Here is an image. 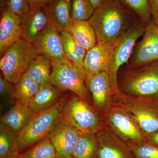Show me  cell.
<instances>
[{
  "mask_svg": "<svg viewBox=\"0 0 158 158\" xmlns=\"http://www.w3.org/2000/svg\"><path fill=\"white\" fill-rule=\"evenodd\" d=\"M52 0H29L31 9L44 8Z\"/></svg>",
  "mask_w": 158,
  "mask_h": 158,
  "instance_id": "cell-33",
  "label": "cell"
},
{
  "mask_svg": "<svg viewBox=\"0 0 158 158\" xmlns=\"http://www.w3.org/2000/svg\"><path fill=\"white\" fill-rule=\"evenodd\" d=\"M146 141L158 147V131L146 137Z\"/></svg>",
  "mask_w": 158,
  "mask_h": 158,
  "instance_id": "cell-34",
  "label": "cell"
},
{
  "mask_svg": "<svg viewBox=\"0 0 158 158\" xmlns=\"http://www.w3.org/2000/svg\"><path fill=\"white\" fill-rule=\"evenodd\" d=\"M87 73L84 67L73 65L67 59L52 62L50 84L63 91H70L89 102V92L85 85Z\"/></svg>",
  "mask_w": 158,
  "mask_h": 158,
  "instance_id": "cell-6",
  "label": "cell"
},
{
  "mask_svg": "<svg viewBox=\"0 0 158 158\" xmlns=\"http://www.w3.org/2000/svg\"><path fill=\"white\" fill-rule=\"evenodd\" d=\"M67 31L79 45L87 51L97 43L95 31L88 20L72 22Z\"/></svg>",
  "mask_w": 158,
  "mask_h": 158,
  "instance_id": "cell-21",
  "label": "cell"
},
{
  "mask_svg": "<svg viewBox=\"0 0 158 158\" xmlns=\"http://www.w3.org/2000/svg\"><path fill=\"white\" fill-rule=\"evenodd\" d=\"M135 158H158V147L147 141L127 143Z\"/></svg>",
  "mask_w": 158,
  "mask_h": 158,
  "instance_id": "cell-29",
  "label": "cell"
},
{
  "mask_svg": "<svg viewBox=\"0 0 158 158\" xmlns=\"http://www.w3.org/2000/svg\"><path fill=\"white\" fill-rule=\"evenodd\" d=\"M61 122L82 133L96 134L106 128L101 113L75 94L65 102Z\"/></svg>",
  "mask_w": 158,
  "mask_h": 158,
  "instance_id": "cell-3",
  "label": "cell"
},
{
  "mask_svg": "<svg viewBox=\"0 0 158 158\" xmlns=\"http://www.w3.org/2000/svg\"><path fill=\"white\" fill-rule=\"evenodd\" d=\"M102 115L106 128L127 143L146 141L137 122L124 108L112 102Z\"/></svg>",
  "mask_w": 158,
  "mask_h": 158,
  "instance_id": "cell-8",
  "label": "cell"
},
{
  "mask_svg": "<svg viewBox=\"0 0 158 158\" xmlns=\"http://www.w3.org/2000/svg\"><path fill=\"white\" fill-rule=\"evenodd\" d=\"M20 18L22 39L31 43L50 23L44 8L31 9Z\"/></svg>",
  "mask_w": 158,
  "mask_h": 158,
  "instance_id": "cell-17",
  "label": "cell"
},
{
  "mask_svg": "<svg viewBox=\"0 0 158 158\" xmlns=\"http://www.w3.org/2000/svg\"><path fill=\"white\" fill-rule=\"evenodd\" d=\"M22 158H58L56 148L48 137L19 154Z\"/></svg>",
  "mask_w": 158,
  "mask_h": 158,
  "instance_id": "cell-27",
  "label": "cell"
},
{
  "mask_svg": "<svg viewBox=\"0 0 158 158\" xmlns=\"http://www.w3.org/2000/svg\"><path fill=\"white\" fill-rule=\"evenodd\" d=\"M145 28L142 25H135L124 31L114 43L109 71L113 96L122 94L117 82L118 71L123 65L128 62L136 41L144 34Z\"/></svg>",
  "mask_w": 158,
  "mask_h": 158,
  "instance_id": "cell-9",
  "label": "cell"
},
{
  "mask_svg": "<svg viewBox=\"0 0 158 158\" xmlns=\"http://www.w3.org/2000/svg\"><path fill=\"white\" fill-rule=\"evenodd\" d=\"M31 44L38 55H42L52 62H59L66 59L61 34L51 23Z\"/></svg>",
  "mask_w": 158,
  "mask_h": 158,
  "instance_id": "cell-10",
  "label": "cell"
},
{
  "mask_svg": "<svg viewBox=\"0 0 158 158\" xmlns=\"http://www.w3.org/2000/svg\"><path fill=\"white\" fill-rule=\"evenodd\" d=\"M81 132L61 122L48 138L56 148L58 158H72V152Z\"/></svg>",
  "mask_w": 158,
  "mask_h": 158,
  "instance_id": "cell-15",
  "label": "cell"
},
{
  "mask_svg": "<svg viewBox=\"0 0 158 158\" xmlns=\"http://www.w3.org/2000/svg\"><path fill=\"white\" fill-rule=\"evenodd\" d=\"M36 114L28 106L15 102L2 116L1 123L19 134L28 125Z\"/></svg>",
  "mask_w": 158,
  "mask_h": 158,
  "instance_id": "cell-19",
  "label": "cell"
},
{
  "mask_svg": "<svg viewBox=\"0 0 158 158\" xmlns=\"http://www.w3.org/2000/svg\"><path fill=\"white\" fill-rule=\"evenodd\" d=\"M157 101L138 98L122 93L113 96L112 102L131 113L146 137L158 131Z\"/></svg>",
  "mask_w": 158,
  "mask_h": 158,
  "instance_id": "cell-7",
  "label": "cell"
},
{
  "mask_svg": "<svg viewBox=\"0 0 158 158\" xmlns=\"http://www.w3.org/2000/svg\"><path fill=\"white\" fill-rule=\"evenodd\" d=\"M124 13L116 0H105L88 20L97 43L114 44L124 32Z\"/></svg>",
  "mask_w": 158,
  "mask_h": 158,
  "instance_id": "cell-1",
  "label": "cell"
},
{
  "mask_svg": "<svg viewBox=\"0 0 158 158\" xmlns=\"http://www.w3.org/2000/svg\"><path fill=\"white\" fill-rule=\"evenodd\" d=\"M151 16L152 18L153 21L158 27V10L151 11Z\"/></svg>",
  "mask_w": 158,
  "mask_h": 158,
  "instance_id": "cell-36",
  "label": "cell"
},
{
  "mask_svg": "<svg viewBox=\"0 0 158 158\" xmlns=\"http://www.w3.org/2000/svg\"><path fill=\"white\" fill-rule=\"evenodd\" d=\"M151 11L158 10V0H148Z\"/></svg>",
  "mask_w": 158,
  "mask_h": 158,
  "instance_id": "cell-35",
  "label": "cell"
},
{
  "mask_svg": "<svg viewBox=\"0 0 158 158\" xmlns=\"http://www.w3.org/2000/svg\"><path fill=\"white\" fill-rule=\"evenodd\" d=\"M68 99L63 98L51 109L36 113L31 122L17 137V150L20 154L47 138L62 121V111Z\"/></svg>",
  "mask_w": 158,
  "mask_h": 158,
  "instance_id": "cell-2",
  "label": "cell"
},
{
  "mask_svg": "<svg viewBox=\"0 0 158 158\" xmlns=\"http://www.w3.org/2000/svg\"><path fill=\"white\" fill-rule=\"evenodd\" d=\"M15 132L6 125L0 124V158H11L19 153Z\"/></svg>",
  "mask_w": 158,
  "mask_h": 158,
  "instance_id": "cell-26",
  "label": "cell"
},
{
  "mask_svg": "<svg viewBox=\"0 0 158 158\" xmlns=\"http://www.w3.org/2000/svg\"><path fill=\"white\" fill-rule=\"evenodd\" d=\"M11 158H22L19 155V154H17L15 155L13 157Z\"/></svg>",
  "mask_w": 158,
  "mask_h": 158,
  "instance_id": "cell-38",
  "label": "cell"
},
{
  "mask_svg": "<svg viewBox=\"0 0 158 158\" xmlns=\"http://www.w3.org/2000/svg\"><path fill=\"white\" fill-rule=\"evenodd\" d=\"M158 61V27L151 20L145 26L143 38L138 43L132 65L138 68Z\"/></svg>",
  "mask_w": 158,
  "mask_h": 158,
  "instance_id": "cell-11",
  "label": "cell"
},
{
  "mask_svg": "<svg viewBox=\"0 0 158 158\" xmlns=\"http://www.w3.org/2000/svg\"><path fill=\"white\" fill-rule=\"evenodd\" d=\"M63 51L66 59L73 65L84 67V60L87 51L79 45L67 31L60 33Z\"/></svg>",
  "mask_w": 158,
  "mask_h": 158,
  "instance_id": "cell-23",
  "label": "cell"
},
{
  "mask_svg": "<svg viewBox=\"0 0 158 158\" xmlns=\"http://www.w3.org/2000/svg\"><path fill=\"white\" fill-rule=\"evenodd\" d=\"M25 73L40 86L50 84L52 61L42 55H37Z\"/></svg>",
  "mask_w": 158,
  "mask_h": 158,
  "instance_id": "cell-22",
  "label": "cell"
},
{
  "mask_svg": "<svg viewBox=\"0 0 158 158\" xmlns=\"http://www.w3.org/2000/svg\"><path fill=\"white\" fill-rule=\"evenodd\" d=\"M98 143L97 158H135L128 144L105 128L96 134Z\"/></svg>",
  "mask_w": 158,
  "mask_h": 158,
  "instance_id": "cell-13",
  "label": "cell"
},
{
  "mask_svg": "<svg viewBox=\"0 0 158 158\" xmlns=\"http://www.w3.org/2000/svg\"><path fill=\"white\" fill-rule=\"evenodd\" d=\"M0 96L1 109L10 108L15 103V85L6 80L2 74L0 76Z\"/></svg>",
  "mask_w": 158,
  "mask_h": 158,
  "instance_id": "cell-31",
  "label": "cell"
},
{
  "mask_svg": "<svg viewBox=\"0 0 158 158\" xmlns=\"http://www.w3.org/2000/svg\"><path fill=\"white\" fill-rule=\"evenodd\" d=\"M40 88V86L25 73L15 85V102L29 106Z\"/></svg>",
  "mask_w": 158,
  "mask_h": 158,
  "instance_id": "cell-25",
  "label": "cell"
},
{
  "mask_svg": "<svg viewBox=\"0 0 158 158\" xmlns=\"http://www.w3.org/2000/svg\"><path fill=\"white\" fill-rule=\"evenodd\" d=\"M37 55L31 43L19 40L1 56L0 69L4 78L16 84Z\"/></svg>",
  "mask_w": 158,
  "mask_h": 158,
  "instance_id": "cell-5",
  "label": "cell"
},
{
  "mask_svg": "<svg viewBox=\"0 0 158 158\" xmlns=\"http://www.w3.org/2000/svg\"><path fill=\"white\" fill-rule=\"evenodd\" d=\"M6 6L19 17L31 9L29 0H6Z\"/></svg>",
  "mask_w": 158,
  "mask_h": 158,
  "instance_id": "cell-32",
  "label": "cell"
},
{
  "mask_svg": "<svg viewBox=\"0 0 158 158\" xmlns=\"http://www.w3.org/2000/svg\"><path fill=\"white\" fill-rule=\"evenodd\" d=\"M94 9H96L104 2L105 0H89Z\"/></svg>",
  "mask_w": 158,
  "mask_h": 158,
  "instance_id": "cell-37",
  "label": "cell"
},
{
  "mask_svg": "<svg viewBox=\"0 0 158 158\" xmlns=\"http://www.w3.org/2000/svg\"><path fill=\"white\" fill-rule=\"evenodd\" d=\"M21 18L6 6L1 13L0 20L1 56L11 45L22 39Z\"/></svg>",
  "mask_w": 158,
  "mask_h": 158,
  "instance_id": "cell-14",
  "label": "cell"
},
{
  "mask_svg": "<svg viewBox=\"0 0 158 158\" xmlns=\"http://www.w3.org/2000/svg\"><path fill=\"white\" fill-rule=\"evenodd\" d=\"M44 9L50 23L60 33L68 31L72 23L71 0H52Z\"/></svg>",
  "mask_w": 158,
  "mask_h": 158,
  "instance_id": "cell-18",
  "label": "cell"
},
{
  "mask_svg": "<svg viewBox=\"0 0 158 158\" xmlns=\"http://www.w3.org/2000/svg\"><path fill=\"white\" fill-rule=\"evenodd\" d=\"M138 15L144 25H147L151 21L150 9L148 0H116Z\"/></svg>",
  "mask_w": 158,
  "mask_h": 158,
  "instance_id": "cell-30",
  "label": "cell"
},
{
  "mask_svg": "<svg viewBox=\"0 0 158 158\" xmlns=\"http://www.w3.org/2000/svg\"><path fill=\"white\" fill-rule=\"evenodd\" d=\"M119 86L126 95L157 101L158 61L128 72Z\"/></svg>",
  "mask_w": 158,
  "mask_h": 158,
  "instance_id": "cell-4",
  "label": "cell"
},
{
  "mask_svg": "<svg viewBox=\"0 0 158 158\" xmlns=\"http://www.w3.org/2000/svg\"><path fill=\"white\" fill-rule=\"evenodd\" d=\"M98 148L96 134L82 133L73 151L72 158H97Z\"/></svg>",
  "mask_w": 158,
  "mask_h": 158,
  "instance_id": "cell-24",
  "label": "cell"
},
{
  "mask_svg": "<svg viewBox=\"0 0 158 158\" xmlns=\"http://www.w3.org/2000/svg\"><path fill=\"white\" fill-rule=\"evenodd\" d=\"M114 44L97 43L93 48L87 51L84 63L87 75L102 72L109 73Z\"/></svg>",
  "mask_w": 158,
  "mask_h": 158,
  "instance_id": "cell-16",
  "label": "cell"
},
{
  "mask_svg": "<svg viewBox=\"0 0 158 158\" xmlns=\"http://www.w3.org/2000/svg\"><path fill=\"white\" fill-rule=\"evenodd\" d=\"M85 85L92 95L94 107L101 113L111 105L113 96L110 76L106 72L87 75Z\"/></svg>",
  "mask_w": 158,
  "mask_h": 158,
  "instance_id": "cell-12",
  "label": "cell"
},
{
  "mask_svg": "<svg viewBox=\"0 0 158 158\" xmlns=\"http://www.w3.org/2000/svg\"><path fill=\"white\" fill-rule=\"evenodd\" d=\"M51 84L40 86L38 92L30 102L29 107L34 113H40L53 107L64 97V92Z\"/></svg>",
  "mask_w": 158,
  "mask_h": 158,
  "instance_id": "cell-20",
  "label": "cell"
},
{
  "mask_svg": "<svg viewBox=\"0 0 158 158\" xmlns=\"http://www.w3.org/2000/svg\"><path fill=\"white\" fill-rule=\"evenodd\" d=\"M94 11L89 0H71L72 22L88 20Z\"/></svg>",
  "mask_w": 158,
  "mask_h": 158,
  "instance_id": "cell-28",
  "label": "cell"
}]
</instances>
